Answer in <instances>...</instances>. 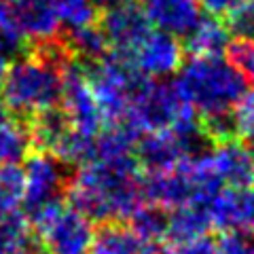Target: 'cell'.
Here are the masks:
<instances>
[{
  "label": "cell",
  "instance_id": "34",
  "mask_svg": "<svg viewBox=\"0 0 254 254\" xmlns=\"http://www.w3.org/2000/svg\"><path fill=\"white\" fill-rule=\"evenodd\" d=\"M32 254H45V252H43L41 248H38V250H34V252H32Z\"/></svg>",
  "mask_w": 254,
  "mask_h": 254
},
{
  "label": "cell",
  "instance_id": "16",
  "mask_svg": "<svg viewBox=\"0 0 254 254\" xmlns=\"http://www.w3.org/2000/svg\"><path fill=\"white\" fill-rule=\"evenodd\" d=\"M231 34L222 19L216 17H201V21L185 36V53L190 58H220L225 53Z\"/></svg>",
  "mask_w": 254,
  "mask_h": 254
},
{
  "label": "cell",
  "instance_id": "19",
  "mask_svg": "<svg viewBox=\"0 0 254 254\" xmlns=\"http://www.w3.org/2000/svg\"><path fill=\"white\" fill-rule=\"evenodd\" d=\"M41 246L23 212H13L0 220V254H32Z\"/></svg>",
  "mask_w": 254,
  "mask_h": 254
},
{
  "label": "cell",
  "instance_id": "2",
  "mask_svg": "<svg viewBox=\"0 0 254 254\" xmlns=\"http://www.w3.org/2000/svg\"><path fill=\"white\" fill-rule=\"evenodd\" d=\"M182 98L197 119L233 113L248 83L222 58H189L176 76Z\"/></svg>",
  "mask_w": 254,
  "mask_h": 254
},
{
  "label": "cell",
  "instance_id": "8",
  "mask_svg": "<svg viewBox=\"0 0 254 254\" xmlns=\"http://www.w3.org/2000/svg\"><path fill=\"white\" fill-rule=\"evenodd\" d=\"M60 108L68 117L70 125L74 129L87 133V136H98L104 129V115L95 100V93L91 89L89 81L83 66L76 60L70 64L64 72V89H62V102Z\"/></svg>",
  "mask_w": 254,
  "mask_h": 254
},
{
  "label": "cell",
  "instance_id": "23",
  "mask_svg": "<svg viewBox=\"0 0 254 254\" xmlns=\"http://www.w3.org/2000/svg\"><path fill=\"white\" fill-rule=\"evenodd\" d=\"M60 19V26L68 32L100 21V9L93 0H49Z\"/></svg>",
  "mask_w": 254,
  "mask_h": 254
},
{
  "label": "cell",
  "instance_id": "25",
  "mask_svg": "<svg viewBox=\"0 0 254 254\" xmlns=\"http://www.w3.org/2000/svg\"><path fill=\"white\" fill-rule=\"evenodd\" d=\"M225 60L248 85H254V41L231 38L225 49Z\"/></svg>",
  "mask_w": 254,
  "mask_h": 254
},
{
  "label": "cell",
  "instance_id": "29",
  "mask_svg": "<svg viewBox=\"0 0 254 254\" xmlns=\"http://www.w3.org/2000/svg\"><path fill=\"white\" fill-rule=\"evenodd\" d=\"M163 254H216V242L205 235V237H199V240L170 244L163 250Z\"/></svg>",
  "mask_w": 254,
  "mask_h": 254
},
{
  "label": "cell",
  "instance_id": "30",
  "mask_svg": "<svg viewBox=\"0 0 254 254\" xmlns=\"http://www.w3.org/2000/svg\"><path fill=\"white\" fill-rule=\"evenodd\" d=\"M201 6V11L208 17H216V19H225L229 13L235 9V4L240 0H197Z\"/></svg>",
  "mask_w": 254,
  "mask_h": 254
},
{
  "label": "cell",
  "instance_id": "21",
  "mask_svg": "<svg viewBox=\"0 0 254 254\" xmlns=\"http://www.w3.org/2000/svg\"><path fill=\"white\" fill-rule=\"evenodd\" d=\"M138 237H142L148 244H159L168 240V229H170V210L161 208L157 203L144 201L140 208L131 214L125 222Z\"/></svg>",
  "mask_w": 254,
  "mask_h": 254
},
{
  "label": "cell",
  "instance_id": "7",
  "mask_svg": "<svg viewBox=\"0 0 254 254\" xmlns=\"http://www.w3.org/2000/svg\"><path fill=\"white\" fill-rule=\"evenodd\" d=\"M72 172H70V165L62 163L53 155L32 150L23 161V180H26V189H23L26 212L23 214L32 216L47 205L62 201L68 190Z\"/></svg>",
  "mask_w": 254,
  "mask_h": 254
},
{
  "label": "cell",
  "instance_id": "14",
  "mask_svg": "<svg viewBox=\"0 0 254 254\" xmlns=\"http://www.w3.org/2000/svg\"><path fill=\"white\" fill-rule=\"evenodd\" d=\"M9 9L30 45L62 34L60 19L49 0H9Z\"/></svg>",
  "mask_w": 254,
  "mask_h": 254
},
{
  "label": "cell",
  "instance_id": "18",
  "mask_svg": "<svg viewBox=\"0 0 254 254\" xmlns=\"http://www.w3.org/2000/svg\"><path fill=\"white\" fill-rule=\"evenodd\" d=\"M34 150L28 121L6 115L0 117V165H19Z\"/></svg>",
  "mask_w": 254,
  "mask_h": 254
},
{
  "label": "cell",
  "instance_id": "17",
  "mask_svg": "<svg viewBox=\"0 0 254 254\" xmlns=\"http://www.w3.org/2000/svg\"><path fill=\"white\" fill-rule=\"evenodd\" d=\"M212 227L208 205H180L170 212V229H168V242L182 244L190 240L205 237Z\"/></svg>",
  "mask_w": 254,
  "mask_h": 254
},
{
  "label": "cell",
  "instance_id": "35",
  "mask_svg": "<svg viewBox=\"0 0 254 254\" xmlns=\"http://www.w3.org/2000/svg\"><path fill=\"white\" fill-rule=\"evenodd\" d=\"M240 2H248V0H240Z\"/></svg>",
  "mask_w": 254,
  "mask_h": 254
},
{
  "label": "cell",
  "instance_id": "1",
  "mask_svg": "<svg viewBox=\"0 0 254 254\" xmlns=\"http://www.w3.org/2000/svg\"><path fill=\"white\" fill-rule=\"evenodd\" d=\"M142 176L136 157H95L74 168L66 190L68 203L98 225L127 222L144 203Z\"/></svg>",
  "mask_w": 254,
  "mask_h": 254
},
{
  "label": "cell",
  "instance_id": "24",
  "mask_svg": "<svg viewBox=\"0 0 254 254\" xmlns=\"http://www.w3.org/2000/svg\"><path fill=\"white\" fill-rule=\"evenodd\" d=\"M23 168L19 165H0V220L17 212V205L23 201Z\"/></svg>",
  "mask_w": 254,
  "mask_h": 254
},
{
  "label": "cell",
  "instance_id": "32",
  "mask_svg": "<svg viewBox=\"0 0 254 254\" xmlns=\"http://www.w3.org/2000/svg\"><path fill=\"white\" fill-rule=\"evenodd\" d=\"M246 146H248V153H250V157H252V161H254V136H250V138H246Z\"/></svg>",
  "mask_w": 254,
  "mask_h": 254
},
{
  "label": "cell",
  "instance_id": "13",
  "mask_svg": "<svg viewBox=\"0 0 254 254\" xmlns=\"http://www.w3.org/2000/svg\"><path fill=\"white\" fill-rule=\"evenodd\" d=\"M210 161L225 189H244L254 185V161L244 142L229 140L214 144L210 148Z\"/></svg>",
  "mask_w": 254,
  "mask_h": 254
},
{
  "label": "cell",
  "instance_id": "11",
  "mask_svg": "<svg viewBox=\"0 0 254 254\" xmlns=\"http://www.w3.org/2000/svg\"><path fill=\"white\" fill-rule=\"evenodd\" d=\"M212 227L220 231H242L254 235V185L244 189H222L208 205Z\"/></svg>",
  "mask_w": 254,
  "mask_h": 254
},
{
  "label": "cell",
  "instance_id": "9",
  "mask_svg": "<svg viewBox=\"0 0 254 254\" xmlns=\"http://www.w3.org/2000/svg\"><path fill=\"white\" fill-rule=\"evenodd\" d=\"M138 72L150 81H168L178 74L185 64V47L180 38L165 34L159 30H150L131 55H127Z\"/></svg>",
  "mask_w": 254,
  "mask_h": 254
},
{
  "label": "cell",
  "instance_id": "4",
  "mask_svg": "<svg viewBox=\"0 0 254 254\" xmlns=\"http://www.w3.org/2000/svg\"><path fill=\"white\" fill-rule=\"evenodd\" d=\"M95 93L106 125L125 121L131 100L148 78L142 76L127 55L110 51L93 64H81Z\"/></svg>",
  "mask_w": 254,
  "mask_h": 254
},
{
  "label": "cell",
  "instance_id": "5",
  "mask_svg": "<svg viewBox=\"0 0 254 254\" xmlns=\"http://www.w3.org/2000/svg\"><path fill=\"white\" fill-rule=\"evenodd\" d=\"M195 119V110L182 98L176 81H150L148 78L140 87L136 98L131 100L125 121L142 136V133L176 129Z\"/></svg>",
  "mask_w": 254,
  "mask_h": 254
},
{
  "label": "cell",
  "instance_id": "26",
  "mask_svg": "<svg viewBox=\"0 0 254 254\" xmlns=\"http://www.w3.org/2000/svg\"><path fill=\"white\" fill-rule=\"evenodd\" d=\"M222 21H225L229 34H233L235 38H250V41H254V0L237 2L235 9Z\"/></svg>",
  "mask_w": 254,
  "mask_h": 254
},
{
  "label": "cell",
  "instance_id": "22",
  "mask_svg": "<svg viewBox=\"0 0 254 254\" xmlns=\"http://www.w3.org/2000/svg\"><path fill=\"white\" fill-rule=\"evenodd\" d=\"M28 41L15 23L9 0H0V62H17L28 51Z\"/></svg>",
  "mask_w": 254,
  "mask_h": 254
},
{
  "label": "cell",
  "instance_id": "6",
  "mask_svg": "<svg viewBox=\"0 0 254 254\" xmlns=\"http://www.w3.org/2000/svg\"><path fill=\"white\" fill-rule=\"evenodd\" d=\"M45 254H89L95 237L93 222L70 203L55 201L28 216Z\"/></svg>",
  "mask_w": 254,
  "mask_h": 254
},
{
  "label": "cell",
  "instance_id": "10",
  "mask_svg": "<svg viewBox=\"0 0 254 254\" xmlns=\"http://www.w3.org/2000/svg\"><path fill=\"white\" fill-rule=\"evenodd\" d=\"M100 26L108 38L110 49L121 55H131V51L153 30L144 13V6L138 4L136 0H127V2L102 11Z\"/></svg>",
  "mask_w": 254,
  "mask_h": 254
},
{
  "label": "cell",
  "instance_id": "20",
  "mask_svg": "<svg viewBox=\"0 0 254 254\" xmlns=\"http://www.w3.org/2000/svg\"><path fill=\"white\" fill-rule=\"evenodd\" d=\"M64 36H66L70 51H72L74 60L78 64H93L110 53L108 38L104 34V30H102L100 21L78 30H70Z\"/></svg>",
  "mask_w": 254,
  "mask_h": 254
},
{
  "label": "cell",
  "instance_id": "12",
  "mask_svg": "<svg viewBox=\"0 0 254 254\" xmlns=\"http://www.w3.org/2000/svg\"><path fill=\"white\" fill-rule=\"evenodd\" d=\"M142 6L150 26L176 38L189 36V32L203 17L197 0H144Z\"/></svg>",
  "mask_w": 254,
  "mask_h": 254
},
{
  "label": "cell",
  "instance_id": "28",
  "mask_svg": "<svg viewBox=\"0 0 254 254\" xmlns=\"http://www.w3.org/2000/svg\"><path fill=\"white\" fill-rule=\"evenodd\" d=\"M233 117L237 123V133L242 138L254 136V87L242 95V100L237 102L233 110Z\"/></svg>",
  "mask_w": 254,
  "mask_h": 254
},
{
  "label": "cell",
  "instance_id": "33",
  "mask_svg": "<svg viewBox=\"0 0 254 254\" xmlns=\"http://www.w3.org/2000/svg\"><path fill=\"white\" fill-rule=\"evenodd\" d=\"M4 74H6V64L0 62V87H2V81H4Z\"/></svg>",
  "mask_w": 254,
  "mask_h": 254
},
{
  "label": "cell",
  "instance_id": "3",
  "mask_svg": "<svg viewBox=\"0 0 254 254\" xmlns=\"http://www.w3.org/2000/svg\"><path fill=\"white\" fill-rule=\"evenodd\" d=\"M64 72L66 70H58L26 53L6 68L0 100L13 117L30 121L32 117L60 106Z\"/></svg>",
  "mask_w": 254,
  "mask_h": 254
},
{
  "label": "cell",
  "instance_id": "27",
  "mask_svg": "<svg viewBox=\"0 0 254 254\" xmlns=\"http://www.w3.org/2000/svg\"><path fill=\"white\" fill-rule=\"evenodd\" d=\"M216 254H254V235L242 231H222L216 240Z\"/></svg>",
  "mask_w": 254,
  "mask_h": 254
},
{
  "label": "cell",
  "instance_id": "15",
  "mask_svg": "<svg viewBox=\"0 0 254 254\" xmlns=\"http://www.w3.org/2000/svg\"><path fill=\"white\" fill-rule=\"evenodd\" d=\"M91 254H163V250L138 237L125 222H108L95 231Z\"/></svg>",
  "mask_w": 254,
  "mask_h": 254
},
{
  "label": "cell",
  "instance_id": "31",
  "mask_svg": "<svg viewBox=\"0 0 254 254\" xmlns=\"http://www.w3.org/2000/svg\"><path fill=\"white\" fill-rule=\"evenodd\" d=\"M93 2L98 4V9L102 13V11L110 9V6H117V4H121V2H127V0H93Z\"/></svg>",
  "mask_w": 254,
  "mask_h": 254
}]
</instances>
